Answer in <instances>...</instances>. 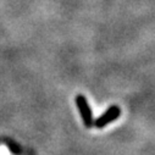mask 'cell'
I'll use <instances>...</instances> for the list:
<instances>
[{"label": "cell", "instance_id": "cell-1", "mask_svg": "<svg viewBox=\"0 0 155 155\" xmlns=\"http://www.w3.org/2000/svg\"><path fill=\"white\" fill-rule=\"evenodd\" d=\"M76 104L80 109V112H81V116L83 119V122L87 127H92L93 126V116H92V110L88 105V101L86 99L84 95L82 94H78L76 97Z\"/></svg>", "mask_w": 155, "mask_h": 155}, {"label": "cell", "instance_id": "cell-2", "mask_svg": "<svg viewBox=\"0 0 155 155\" xmlns=\"http://www.w3.org/2000/svg\"><path fill=\"white\" fill-rule=\"evenodd\" d=\"M120 114H121V110H120L119 106H116V105L110 106V107L106 110V112H104V114L100 116V117L95 121V126L99 127V128L106 126L109 122H111V121H114V120L117 119L119 116H120Z\"/></svg>", "mask_w": 155, "mask_h": 155}]
</instances>
